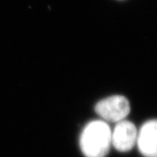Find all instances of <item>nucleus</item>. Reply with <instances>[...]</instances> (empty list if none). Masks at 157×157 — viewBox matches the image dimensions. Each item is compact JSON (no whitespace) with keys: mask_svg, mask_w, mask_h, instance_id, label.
<instances>
[{"mask_svg":"<svg viewBox=\"0 0 157 157\" xmlns=\"http://www.w3.org/2000/svg\"><path fill=\"white\" fill-rule=\"evenodd\" d=\"M81 151L86 157H105L112 145V131L107 122L94 120L81 134Z\"/></svg>","mask_w":157,"mask_h":157,"instance_id":"obj_1","label":"nucleus"},{"mask_svg":"<svg viewBox=\"0 0 157 157\" xmlns=\"http://www.w3.org/2000/svg\"><path fill=\"white\" fill-rule=\"evenodd\" d=\"M95 112L105 122L119 123L130 112V103L124 96L112 95L100 100L95 106Z\"/></svg>","mask_w":157,"mask_h":157,"instance_id":"obj_2","label":"nucleus"},{"mask_svg":"<svg viewBox=\"0 0 157 157\" xmlns=\"http://www.w3.org/2000/svg\"><path fill=\"white\" fill-rule=\"evenodd\" d=\"M138 131L130 121L122 120L117 123L112 132V144L121 152L130 151L136 144Z\"/></svg>","mask_w":157,"mask_h":157,"instance_id":"obj_3","label":"nucleus"},{"mask_svg":"<svg viewBox=\"0 0 157 157\" xmlns=\"http://www.w3.org/2000/svg\"><path fill=\"white\" fill-rule=\"evenodd\" d=\"M136 144L143 156L157 157V120L144 124L138 132Z\"/></svg>","mask_w":157,"mask_h":157,"instance_id":"obj_4","label":"nucleus"}]
</instances>
